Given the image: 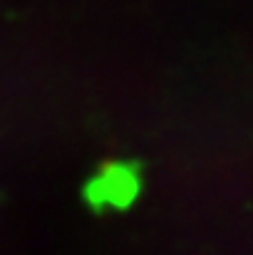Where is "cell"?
Instances as JSON below:
<instances>
[{
    "mask_svg": "<svg viewBox=\"0 0 253 255\" xmlns=\"http://www.w3.org/2000/svg\"><path fill=\"white\" fill-rule=\"evenodd\" d=\"M137 184L139 179L132 168L128 166L108 168L90 186V204L97 208H101L103 204H112V206L128 204L137 195Z\"/></svg>",
    "mask_w": 253,
    "mask_h": 255,
    "instance_id": "obj_1",
    "label": "cell"
}]
</instances>
